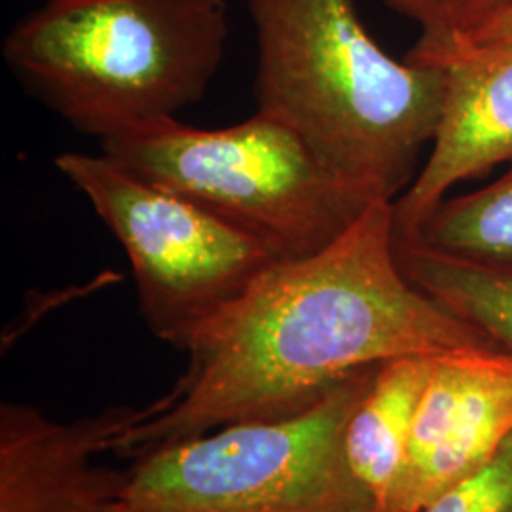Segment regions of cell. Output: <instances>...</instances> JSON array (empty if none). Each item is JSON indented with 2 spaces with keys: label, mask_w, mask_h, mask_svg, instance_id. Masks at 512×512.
<instances>
[{
  "label": "cell",
  "mask_w": 512,
  "mask_h": 512,
  "mask_svg": "<svg viewBox=\"0 0 512 512\" xmlns=\"http://www.w3.org/2000/svg\"><path fill=\"white\" fill-rule=\"evenodd\" d=\"M465 349L501 348L404 275L393 202L372 203L340 238L277 262L194 330L179 382L133 410L110 452L135 459L224 425L289 416L359 370Z\"/></svg>",
  "instance_id": "cell-1"
},
{
  "label": "cell",
  "mask_w": 512,
  "mask_h": 512,
  "mask_svg": "<svg viewBox=\"0 0 512 512\" xmlns=\"http://www.w3.org/2000/svg\"><path fill=\"white\" fill-rule=\"evenodd\" d=\"M247 8L258 110L293 126L372 200L395 202L435 137L444 71L393 59L351 0H247Z\"/></svg>",
  "instance_id": "cell-2"
},
{
  "label": "cell",
  "mask_w": 512,
  "mask_h": 512,
  "mask_svg": "<svg viewBox=\"0 0 512 512\" xmlns=\"http://www.w3.org/2000/svg\"><path fill=\"white\" fill-rule=\"evenodd\" d=\"M228 33L226 0H44L2 55L46 109L103 141L202 101Z\"/></svg>",
  "instance_id": "cell-3"
},
{
  "label": "cell",
  "mask_w": 512,
  "mask_h": 512,
  "mask_svg": "<svg viewBox=\"0 0 512 512\" xmlns=\"http://www.w3.org/2000/svg\"><path fill=\"white\" fill-rule=\"evenodd\" d=\"M131 173L200 203L279 260L313 255L376 202L264 110L219 129L154 120L101 141Z\"/></svg>",
  "instance_id": "cell-4"
},
{
  "label": "cell",
  "mask_w": 512,
  "mask_h": 512,
  "mask_svg": "<svg viewBox=\"0 0 512 512\" xmlns=\"http://www.w3.org/2000/svg\"><path fill=\"white\" fill-rule=\"evenodd\" d=\"M378 366L300 412L224 425L131 459L107 512H376L349 469L344 435Z\"/></svg>",
  "instance_id": "cell-5"
},
{
  "label": "cell",
  "mask_w": 512,
  "mask_h": 512,
  "mask_svg": "<svg viewBox=\"0 0 512 512\" xmlns=\"http://www.w3.org/2000/svg\"><path fill=\"white\" fill-rule=\"evenodd\" d=\"M54 164L124 247L143 317L173 348L281 262L238 226L103 152H65Z\"/></svg>",
  "instance_id": "cell-6"
},
{
  "label": "cell",
  "mask_w": 512,
  "mask_h": 512,
  "mask_svg": "<svg viewBox=\"0 0 512 512\" xmlns=\"http://www.w3.org/2000/svg\"><path fill=\"white\" fill-rule=\"evenodd\" d=\"M444 71L446 92L431 154L393 202L395 234L410 236L459 183L512 162V44L476 46L421 33L404 57Z\"/></svg>",
  "instance_id": "cell-7"
},
{
  "label": "cell",
  "mask_w": 512,
  "mask_h": 512,
  "mask_svg": "<svg viewBox=\"0 0 512 512\" xmlns=\"http://www.w3.org/2000/svg\"><path fill=\"white\" fill-rule=\"evenodd\" d=\"M512 437V355L465 349L437 359L387 511L423 512Z\"/></svg>",
  "instance_id": "cell-8"
},
{
  "label": "cell",
  "mask_w": 512,
  "mask_h": 512,
  "mask_svg": "<svg viewBox=\"0 0 512 512\" xmlns=\"http://www.w3.org/2000/svg\"><path fill=\"white\" fill-rule=\"evenodd\" d=\"M437 359L412 355L378 366L349 416L344 435L346 459L376 511L389 509L421 397Z\"/></svg>",
  "instance_id": "cell-9"
},
{
  "label": "cell",
  "mask_w": 512,
  "mask_h": 512,
  "mask_svg": "<svg viewBox=\"0 0 512 512\" xmlns=\"http://www.w3.org/2000/svg\"><path fill=\"white\" fill-rule=\"evenodd\" d=\"M395 247L418 289L512 355V270L439 253L414 239L395 236Z\"/></svg>",
  "instance_id": "cell-10"
},
{
  "label": "cell",
  "mask_w": 512,
  "mask_h": 512,
  "mask_svg": "<svg viewBox=\"0 0 512 512\" xmlns=\"http://www.w3.org/2000/svg\"><path fill=\"white\" fill-rule=\"evenodd\" d=\"M403 238L439 253L512 270V162L494 183L442 200L414 234Z\"/></svg>",
  "instance_id": "cell-11"
},
{
  "label": "cell",
  "mask_w": 512,
  "mask_h": 512,
  "mask_svg": "<svg viewBox=\"0 0 512 512\" xmlns=\"http://www.w3.org/2000/svg\"><path fill=\"white\" fill-rule=\"evenodd\" d=\"M423 512H512V437L482 469L448 488Z\"/></svg>",
  "instance_id": "cell-12"
},
{
  "label": "cell",
  "mask_w": 512,
  "mask_h": 512,
  "mask_svg": "<svg viewBox=\"0 0 512 512\" xmlns=\"http://www.w3.org/2000/svg\"><path fill=\"white\" fill-rule=\"evenodd\" d=\"M431 35H473L512 14V0H385Z\"/></svg>",
  "instance_id": "cell-13"
},
{
  "label": "cell",
  "mask_w": 512,
  "mask_h": 512,
  "mask_svg": "<svg viewBox=\"0 0 512 512\" xmlns=\"http://www.w3.org/2000/svg\"><path fill=\"white\" fill-rule=\"evenodd\" d=\"M476 46H507L512 44V14L478 29L473 35H459Z\"/></svg>",
  "instance_id": "cell-14"
},
{
  "label": "cell",
  "mask_w": 512,
  "mask_h": 512,
  "mask_svg": "<svg viewBox=\"0 0 512 512\" xmlns=\"http://www.w3.org/2000/svg\"><path fill=\"white\" fill-rule=\"evenodd\" d=\"M376 512H397V511H376Z\"/></svg>",
  "instance_id": "cell-15"
}]
</instances>
